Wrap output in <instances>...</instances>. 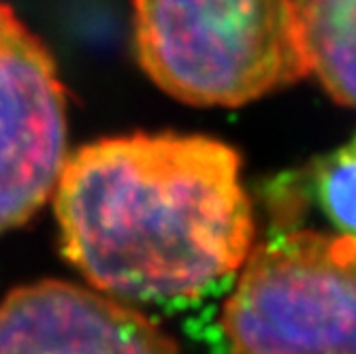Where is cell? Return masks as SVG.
Returning a JSON list of instances; mask_svg holds the SVG:
<instances>
[{"label":"cell","mask_w":356,"mask_h":354,"mask_svg":"<svg viewBox=\"0 0 356 354\" xmlns=\"http://www.w3.org/2000/svg\"><path fill=\"white\" fill-rule=\"evenodd\" d=\"M314 190L333 233L356 243V135L316 165Z\"/></svg>","instance_id":"cell-7"},{"label":"cell","mask_w":356,"mask_h":354,"mask_svg":"<svg viewBox=\"0 0 356 354\" xmlns=\"http://www.w3.org/2000/svg\"><path fill=\"white\" fill-rule=\"evenodd\" d=\"M143 73L175 101L235 109L309 75L295 0H133Z\"/></svg>","instance_id":"cell-2"},{"label":"cell","mask_w":356,"mask_h":354,"mask_svg":"<svg viewBox=\"0 0 356 354\" xmlns=\"http://www.w3.org/2000/svg\"><path fill=\"white\" fill-rule=\"evenodd\" d=\"M0 354H179L175 337L120 299L41 280L0 299Z\"/></svg>","instance_id":"cell-5"},{"label":"cell","mask_w":356,"mask_h":354,"mask_svg":"<svg viewBox=\"0 0 356 354\" xmlns=\"http://www.w3.org/2000/svg\"><path fill=\"white\" fill-rule=\"evenodd\" d=\"M54 195L67 261L124 303L199 297L256 246L241 156L209 135L86 143L69 154Z\"/></svg>","instance_id":"cell-1"},{"label":"cell","mask_w":356,"mask_h":354,"mask_svg":"<svg viewBox=\"0 0 356 354\" xmlns=\"http://www.w3.org/2000/svg\"><path fill=\"white\" fill-rule=\"evenodd\" d=\"M220 331L233 354H356V243L299 229L254 246Z\"/></svg>","instance_id":"cell-3"},{"label":"cell","mask_w":356,"mask_h":354,"mask_svg":"<svg viewBox=\"0 0 356 354\" xmlns=\"http://www.w3.org/2000/svg\"><path fill=\"white\" fill-rule=\"evenodd\" d=\"M67 158V94L56 60L0 0V233L47 203Z\"/></svg>","instance_id":"cell-4"},{"label":"cell","mask_w":356,"mask_h":354,"mask_svg":"<svg viewBox=\"0 0 356 354\" xmlns=\"http://www.w3.org/2000/svg\"><path fill=\"white\" fill-rule=\"evenodd\" d=\"M295 15L309 75L356 109V0H295Z\"/></svg>","instance_id":"cell-6"}]
</instances>
